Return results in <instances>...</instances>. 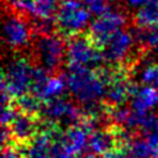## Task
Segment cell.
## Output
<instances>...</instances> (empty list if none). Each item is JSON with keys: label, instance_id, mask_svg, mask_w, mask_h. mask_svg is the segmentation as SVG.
Masks as SVG:
<instances>
[{"label": "cell", "instance_id": "cell-1", "mask_svg": "<svg viewBox=\"0 0 158 158\" xmlns=\"http://www.w3.org/2000/svg\"><path fill=\"white\" fill-rule=\"evenodd\" d=\"M35 63L26 54L15 53L6 63L1 77L2 105H11L19 98L31 93Z\"/></svg>", "mask_w": 158, "mask_h": 158}, {"label": "cell", "instance_id": "cell-2", "mask_svg": "<svg viewBox=\"0 0 158 158\" xmlns=\"http://www.w3.org/2000/svg\"><path fill=\"white\" fill-rule=\"evenodd\" d=\"M64 78L72 96L81 105L104 101L107 88L104 68H68Z\"/></svg>", "mask_w": 158, "mask_h": 158}, {"label": "cell", "instance_id": "cell-3", "mask_svg": "<svg viewBox=\"0 0 158 158\" xmlns=\"http://www.w3.org/2000/svg\"><path fill=\"white\" fill-rule=\"evenodd\" d=\"M31 58L35 64L43 67L51 74H57L65 62L67 44L59 33L35 35Z\"/></svg>", "mask_w": 158, "mask_h": 158}, {"label": "cell", "instance_id": "cell-4", "mask_svg": "<svg viewBox=\"0 0 158 158\" xmlns=\"http://www.w3.org/2000/svg\"><path fill=\"white\" fill-rule=\"evenodd\" d=\"M91 14L81 0H62L54 16L57 33L70 38L81 33L89 23Z\"/></svg>", "mask_w": 158, "mask_h": 158}, {"label": "cell", "instance_id": "cell-5", "mask_svg": "<svg viewBox=\"0 0 158 158\" xmlns=\"http://www.w3.org/2000/svg\"><path fill=\"white\" fill-rule=\"evenodd\" d=\"M102 62L101 49L94 44L88 33H79L67 40L65 63L68 68L98 69Z\"/></svg>", "mask_w": 158, "mask_h": 158}, {"label": "cell", "instance_id": "cell-6", "mask_svg": "<svg viewBox=\"0 0 158 158\" xmlns=\"http://www.w3.org/2000/svg\"><path fill=\"white\" fill-rule=\"evenodd\" d=\"M2 40L5 46L12 53H20L28 46H31L32 37L35 35L32 25L26 16L9 10L4 15Z\"/></svg>", "mask_w": 158, "mask_h": 158}, {"label": "cell", "instance_id": "cell-7", "mask_svg": "<svg viewBox=\"0 0 158 158\" xmlns=\"http://www.w3.org/2000/svg\"><path fill=\"white\" fill-rule=\"evenodd\" d=\"M127 23V14L118 9L112 7L109 11L96 16V19L90 23L88 35L94 42V44L102 49L106 42L120 30H123Z\"/></svg>", "mask_w": 158, "mask_h": 158}, {"label": "cell", "instance_id": "cell-8", "mask_svg": "<svg viewBox=\"0 0 158 158\" xmlns=\"http://www.w3.org/2000/svg\"><path fill=\"white\" fill-rule=\"evenodd\" d=\"M42 117L44 118V121L54 123L59 127L65 126L67 128L72 125L80 122L83 117V111L69 99L60 96L44 102Z\"/></svg>", "mask_w": 158, "mask_h": 158}, {"label": "cell", "instance_id": "cell-9", "mask_svg": "<svg viewBox=\"0 0 158 158\" xmlns=\"http://www.w3.org/2000/svg\"><path fill=\"white\" fill-rule=\"evenodd\" d=\"M41 120L42 117L26 114L17 109V114L12 122L9 126H5L10 131L11 143L26 147L41 131Z\"/></svg>", "mask_w": 158, "mask_h": 158}, {"label": "cell", "instance_id": "cell-10", "mask_svg": "<svg viewBox=\"0 0 158 158\" xmlns=\"http://www.w3.org/2000/svg\"><path fill=\"white\" fill-rule=\"evenodd\" d=\"M89 136L90 132L80 122H78L62 131L60 142L67 152L77 157L83 154V151L86 148V146H89Z\"/></svg>", "mask_w": 158, "mask_h": 158}, {"label": "cell", "instance_id": "cell-11", "mask_svg": "<svg viewBox=\"0 0 158 158\" xmlns=\"http://www.w3.org/2000/svg\"><path fill=\"white\" fill-rule=\"evenodd\" d=\"M65 88H67V81L64 75L59 77L57 74H52L42 85L36 88L31 93L38 96L43 102H47L53 99L63 96Z\"/></svg>", "mask_w": 158, "mask_h": 158}, {"label": "cell", "instance_id": "cell-12", "mask_svg": "<svg viewBox=\"0 0 158 158\" xmlns=\"http://www.w3.org/2000/svg\"><path fill=\"white\" fill-rule=\"evenodd\" d=\"M133 26L143 28L158 27V0H148L132 16Z\"/></svg>", "mask_w": 158, "mask_h": 158}, {"label": "cell", "instance_id": "cell-13", "mask_svg": "<svg viewBox=\"0 0 158 158\" xmlns=\"http://www.w3.org/2000/svg\"><path fill=\"white\" fill-rule=\"evenodd\" d=\"M158 104V94L154 88L143 86L133 94L131 98V109L136 114H147L149 110Z\"/></svg>", "mask_w": 158, "mask_h": 158}, {"label": "cell", "instance_id": "cell-14", "mask_svg": "<svg viewBox=\"0 0 158 158\" xmlns=\"http://www.w3.org/2000/svg\"><path fill=\"white\" fill-rule=\"evenodd\" d=\"M14 104L19 110H21L26 114L42 117V111H43L44 102L32 93H28V94L19 98L17 100L14 101Z\"/></svg>", "mask_w": 158, "mask_h": 158}, {"label": "cell", "instance_id": "cell-15", "mask_svg": "<svg viewBox=\"0 0 158 158\" xmlns=\"http://www.w3.org/2000/svg\"><path fill=\"white\" fill-rule=\"evenodd\" d=\"M139 81L144 86L158 89V63H148L139 73Z\"/></svg>", "mask_w": 158, "mask_h": 158}, {"label": "cell", "instance_id": "cell-16", "mask_svg": "<svg viewBox=\"0 0 158 158\" xmlns=\"http://www.w3.org/2000/svg\"><path fill=\"white\" fill-rule=\"evenodd\" d=\"M91 15H101L112 9V0H81Z\"/></svg>", "mask_w": 158, "mask_h": 158}, {"label": "cell", "instance_id": "cell-17", "mask_svg": "<svg viewBox=\"0 0 158 158\" xmlns=\"http://www.w3.org/2000/svg\"><path fill=\"white\" fill-rule=\"evenodd\" d=\"M1 158H25L23 148L15 144V143H10L7 146H4Z\"/></svg>", "mask_w": 158, "mask_h": 158}, {"label": "cell", "instance_id": "cell-18", "mask_svg": "<svg viewBox=\"0 0 158 158\" xmlns=\"http://www.w3.org/2000/svg\"><path fill=\"white\" fill-rule=\"evenodd\" d=\"M101 158H131L127 148H114L101 156Z\"/></svg>", "mask_w": 158, "mask_h": 158}, {"label": "cell", "instance_id": "cell-19", "mask_svg": "<svg viewBox=\"0 0 158 158\" xmlns=\"http://www.w3.org/2000/svg\"><path fill=\"white\" fill-rule=\"evenodd\" d=\"M146 1H148V0H122V2L127 6V7H130V9H138V7H141Z\"/></svg>", "mask_w": 158, "mask_h": 158}, {"label": "cell", "instance_id": "cell-20", "mask_svg": "<svg viewBox=\"0 0 158 158\" xmlns=\"http://www.w3.org/2000/svg\"><path fill=\"white\" fill-rule=\"evenodd\" d=\"M75 158H96V157H95L94 154H84V153H83V154H80V156H77Z\"/></svg>", "mask_w": 158, "mask_h": 158}, {"label": "cell", "instance_id": "cell-21", "mask_svg": "<svg viewBox=\"0 0 158 158\" xmlns=\"http://www.w3.org/2000/svg\"><path fill=\"white\" fill-rule=\"evenodd\" d=\"M156 133H157V136H158V127H157V131H156Z\"/></svg>", "mask_w": 158, "mask_h": 158}, {"label": "cell", "instance_id": "cell-22", "mask_svg": "<svg viewBox=\"0 0 158 158\" xmlns=\"http://www.w3.org/2000/svg\"><path fill=\"white\" fill-rule=\"evenodd\" d=\"M157 94H158V89H157Z\"/></svg>", "mask_w": 158, "mask_h": 158}, {"label": "cell", "instance_id": "cell-23", "mask_svg": "<svg viewBox=\"0 0 158 158\" xmlns=\"http://www.w3.org/2000/svg\"><path fill=\"white\" fill-rule=\"evenodd\" d=\"M157 51H158V46H157Z\"/></svg>", "mask_w": 158, "mask_h": 158}]
</instances>
